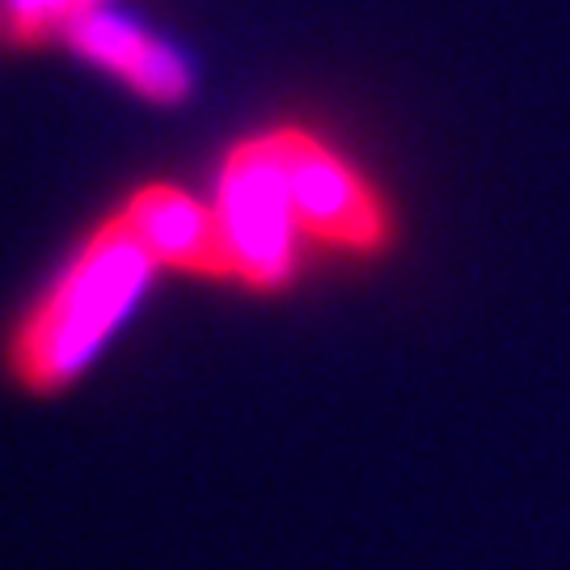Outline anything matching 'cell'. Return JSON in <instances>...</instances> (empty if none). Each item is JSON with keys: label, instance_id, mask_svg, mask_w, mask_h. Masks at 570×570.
<instances>
[{"label": "cell", "instance_id": "obj_1", "mask_svg": "<svg viewBox=\"0 0 570 570\" xmlns=\"http://www.w3.org/2000/svg\"><path fill=\"white\" fill-rule=\"evenodd\" d=\"M153 254L115 212L89 242L60 284L39 301L13 338V367L30 389H56L72 381L94 351L115 334L127 308L140 301L153 275Z\"/></svg>", "mask_w": 570, "mask_h": 570}, {"label": "cell", "instance_id": "obj_4", "mask_svg": "<svg viewBox=\"0 0 570 570\" xmlns=\"http://www.w3.org/2000/svg\"><path fill=\"white\" fill-rule=\"evenodd\" d=\"M119 216L157 266H178V271L207 275V279H233L216 212L190 199L178 186H140L119 207Z\"/></svg>", "mask_w": 570, "mask_h": 570}, {"label": "cell", "instance_id": "obj_6", "mask_svg": "<svg viewBox=\"0 0 570 570\" xmlns=\"http://www.w3.org/2000/svg\"><path fill=\"white\" fill-rule=\"evenodd\" d=\"M102 0H0V26L4 35L18 42L42 39L56 26H72L77 18H85L89 9H98Z\"/></svg>", "mask_w": 570, "mask_h": 570}, {"label": "cell", "instance_id": "obj_2", "mask_svg": "<svg viewBox=\"0 0 570 570\" xmlns=\"http://www.w3.org/2000/svg\"><path fill=\"white\" fill-rule=\"evenodd\" d=\"M216 225L228 275L249 287H284L296 271V212L287 199L284 165L271 131L233 144L216 183Z\"/></svg>", "mask_w": 570, "mask_h": 570}, {"label": "cell", "instance_id": "obj_5", "mask_svg": "<svg viewBox=\"0 0 570 570\" xmlns=\"http://www.w3.org/2000/svg\"><path fill=\"white\" fill-rule=\"evenodd\" d=\"M68 42L81 51L85 60L115 72L119 81H127L148 102L174 106L183 102L186 89H190V72H186L183 56L174 47H165L161 39H153L148 30H140L136 21L119 18V13L89 9L85 18L68 26Z\"/></svg>", "mask_w": 570, "mask_h": 570}, {"label": "cell", "instance_id": "obj_3", "mask_svg": "<svg viewBox=\"0 0 570 570\" xmlns=\"http://www.w3.org/2000/svg\"><path fill=\"white\" fill-rule=\"evenodd\" d=\"M271 140L284 165L296 225L308 242L355 254H372L389 242V212L381 195L326 140H317L305 127H275Z\"/></svg>", "mask_w": 570, "mask_h": 570}]
</instances>
